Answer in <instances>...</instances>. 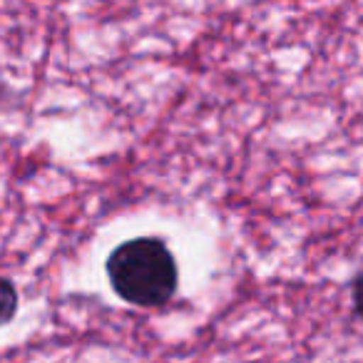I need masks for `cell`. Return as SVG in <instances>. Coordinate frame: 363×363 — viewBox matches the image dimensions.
<instances>
[{
	"mask_svg": "<svg viewBox=\"0 0 363 363\" xmlns=\"http://www.w3.org/2000/svg\"><path fill=\"white\" fill-rule=\"evenodd\" d=\"M107 277L125 301L162 306L177 289V264L160 239H132L110 254Z\"/></svg>",
	"mask_w": 363,
	"mask_h": 363,
	"instance_id": "cell-1",
	"label": "cell"
},
{
	"mask_svg": "<svg viewBox=\"0 0 363 363\" xmlns=\"http://www.w3.org/2000/svg\"><path fill=\"white\" fill-rule=\"evenodd\" d=\"M16 308H18L16 289H13V284L8 279L0 277V326L16 316Z\"/></svg>",
	"mask_w": 363,
	"mask_h": 363,
	"instance_id": "cell-2",
	"label": "cell"
},
{
	"mask_svg": "<svg viewBox=\"0 0 363 363\" xmlns=\"http://www.w3.org/2000/svg\"><path fill=\"white\" fill-rule=\"evenodd\" d=\"M353 308L358 316H363V274L353 281Z\"/></svg>",
	"mask_w": 363,
	"mask_h": 363,
	"instance_id": "cell-3",
	"label": "cell"
}]
</instances>
